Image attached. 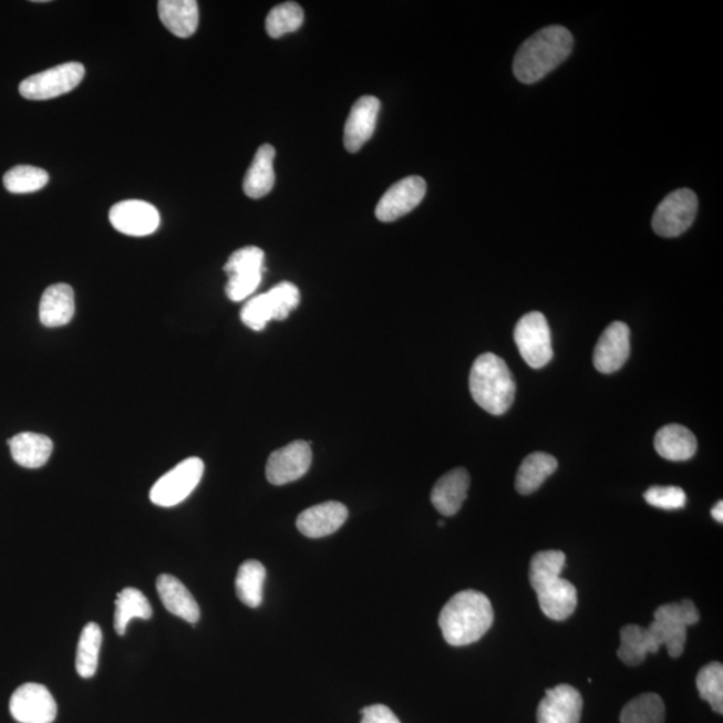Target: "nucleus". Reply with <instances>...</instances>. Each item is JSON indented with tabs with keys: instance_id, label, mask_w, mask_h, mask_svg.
Masks as SVG:
<instances>
[{
	"instance_id": "f257e3e1",
	"label": "nucleus",
	"mask_w": 723,
	"mask_h": 723,
	"mask_svg": "<svg viewBox=\"0 0 723 723\" xmlns=\"http://www.w3.org/2000/svg\"><path fill=\"white\" fill-rule=\"evenodd\" d=\"M494 607L488 597L466 590L447 601L440 613L438 624L445 641L461 648L479 641L494 624Z\"/></svg>"
},
{
	"instance_id": "f03ea898",
	"label": "nucleus",
	"mask_w": 723,
	"mask_h": 723,
	"mask_svg": "<svg viewBox=\"0 0 723 723\" xmlns=\"http://www.w3.org/2000/svg\"><path fill=\"white\" fill-rule=\"evenodd\" d=\"M574 37L562 25H548L528 38L518 49L514 74L518 81L533 85L571 55Z\"/></svg>"
},
{
	"instance_id": "7ed1b4c3",
	"label": "nucleus",
	"mask_w": 723,
	"mask_h": 723,
	"mask_svg": "<svg viewBox=\"0 0 723 723\" xmlns=\"http://www.w3.org/2000/svg\"><path fill=\"white\" fill-rule=\"evenodd\" d=\"M566 566L561 551H543L530 561L529 581L544 616L552 620H566L578 606V592L571 581L560 578Z\"/></svg>"
},
{
	"instance_id": "20e7f679",
	"label": "nucleus",
	"mask_w": 723,
	"mask_h": 723,
	"mask_svg": "<svg viewBox=\"0 0 723 723\" xmlns=\"http://www.w3.org/2000/svg\"><path fill=\"white\" fill-rule=\"evenodd\" d=\"M473 400L485 412L502 415L515 401L516 383L507 363L496 354L479 355L469 375Z\"/></svg>"
},
{
	"instance_id": "39448f33",
	"label": "nucleus",
	"mask_w": 723,
	"mask_h": 723,
	"mask_svg": "<svg viewBox=\"0 0 723 723\" xmlns=\"http://www.w3.org/2000/svg\"><path fill=\"white\" fill-rule=\"evenodd\" d=\"M700 612L693 601L684 599L680 603L659 607L654 622L649 631L659 645H667L671 658H680L688 641V627L699 623Z\"/></svg>"
},
{
	"instance_id": "423d86ee",
	"label": "nucleus",
	"mask_w": 723,
	"mask_h": 723,
	"mask_svg": "<svg viewBox=\"0 0 723 723\" xmlns=\"http://www.w3.org/2000/svg\"><path fill=\"white\" fill-rule=\"evenodd\" d=\"M85 76V68L80 62H68L42 73L29 76L19 85V93L30 101H44L60 97L74 91Z\"/></svg>"
},
{
	"instance_id": "0eeeda50",
	"label": "nucleus",
	"mask_w": 723,
	"mask_h": 723,
	"mask_svg": "<svg viewBox=\"0 0 723 723\" xmlns=\"http://www.w3.org/2000/svg\"><path fill=\"white\" fill-rule=\"evenodd\" d=\"M203 475V459L190 457L182 461L152 486L151 502L157 507H175L190 496L200 484Z\"/></svg>"
},
{
	"instance_id": "6e6552de",
	"label": "nucleus",
	"mask_w": 723,
	"mask_h": 723,
	"mask_svg": "<svg viewBox=\"0 0 723 723\" xmlns=\"http://www.w3.org/2000/svg\"><path fill=\"white\" fill-rule=\"evenodd\" d=\"M515 342L523 360L533 369H541L554 358L551 330L541 312H529L517 322Z\"/></svg>"
},
{
	"instance_id": "1a4fd4ad",
	"label": "nucleus",
	"mask_w": 723,
	"mask_h": 723,
	"mask_svg": "<svg viewBox=\"0 0 723 723\" xmlns=\"http://www.w3.org/2000/svg\"><path fill=\"white\" fill-rule=\"evenodd\" d=\"M699 214V197L688 188L664 197L652 216V229L662 238H676L693 226Z\"/></svg>"
},
{
	"instance_id": "9d476101",
	"label": "nucleus",
	"mask_w": 723,
	"mask_h": 723,
	"mask_svg": "<svg viewBox=\"0 0 723 723\" xmlns=\"http://www.w3.org/2000/svg\"><path fill=\"white\" fill-rule=\"evenodd\" d=\"M10 713L19 723H53L56 702L43 684L24 683L11 696Z\"/></svg>"
},
{
	"instance_id": "9b49d317",
	"label": "nucleus",
	"mask_w": 723,
	"mask_h": 723,
	"mask_svg": "<svg viewBox=\"0 0 723 723\" xmlns=\"http://www.w3.org/2000/svg\"><path fill=\"white\" fill-rule=\"evenodd\" d=\"M312 463L311 446L306 441H296L275 451L267 461L266 476L272 485H286L298 482Z\"/></svg>"
},
{
	"instance_id": "f8f14e48",
	"label": "nucleus",
	"mask_w": 723,
	"mask_h": 723,
	"mask_svg": "<svg viewBox=\"0 0 723 723\" xmlns=\"http://www.w3.org/2000/svg\"><path fill=\"white\" fill-rule=\"evenodd\" d=\"M426 195V182L420 176H409L390 187L375 209L376 219L392 223L417 208Z\"/></svg>"
},
{
	"instance_id": "ddd939ff",
	"label": "nucleus",
	"mask_w": 723,
	"mask_h": 723,
	"mask_svg": "<svg viewBox=\"0 0 723 723\" xmlns=\"http://www.w3.org/2000/svg\"><path fill=\"white\" fill-rule=\"evenodd\" d=\"M109 220L118 233L141 238L155 233L159 226V214L149 203L126 200L112 207Z\"/></svg>"
},
{
	"instance_id": "4468645a",
	"label": "nucleus",
	"mask_w": 723,
	"mask_h": 723,
	"mask_svg": "<svg viewBox=\"0 0 723 723\" xmlns=\"http://www.w3.org/2000/svg\"><path fill=\"white\" fill-rule=\"evenodd\" d=\"M631 350L630 329L623 322H613L599 338L593 351V364L600 373L611 374L624 366Z\"/></svg>"
},
{
	"instance_id": "2eb2a0df",
	"label": "nucleus",
	"mask_w": 723,
	"mask_h": 723,
	"mask_svg": "<svg viewBox=\"0 0 723 723\" xmlns=\"http://www.w3.org/2000/svg\"><path fill=\"white\" fill-rule=\"evenodd\" d=\"M583 699L578 690L569 684H559L546 691L537 709L539 723H579Z\"/></svg>"
},
{
	"instance_id": "dca6fc26",
	"label": "nucleus",
	"mask_w": 723,
	"mask_h": 723,
	"mask_svg": "<svg viewBox=\"0 0 723 723\" xmlns=\"http://www.w3.org/2000/svg\"><path fill=\"white\" fill-rule=\"evenodd\" d=\"M381 102L373 95L358 100L349 114L344 126V146L350 153H357L373 136Z\"/></svg>"
},
{
	"instance_id": "f3484780",
	"label": "nucleus",
	"mask_w": 723,
	"mask_h": 723,
	"mask_svg": "<svg viewBox=\"0 0 723 723\" xmlns=\"http://www.w3.org/2000/svg\"><path fill=\"white\" fill-rule=\"evenodd\" d=\"M349 517V509L338 502L316 505L302 512L297 520L299 533L310 539H321L335 534Z\"/></svg>"
},
{
	"instance_id": "a211bd4d",
	"label": "nucleus",
	"mask_w": 723,
	"mask_h": 723,
	"mask_svg": "<svg viewBox=\"0 0 723 723\" xmlns=\"http://www.w3.org/2000/svg\"><path fill=\"white\" fill-rule=\"evenodd\" d=\"M469 485V473L464 468L447 472L432 490L434 508L447 517L456 515L468 497Z\"/></svg>"
},
{
	"instance_id": "6ab92c4d",
	"label": "nucleus",
	"mask_w": 723,
	"mask_h": 723,
	"mask_svg": "<svg viewBox=\"0 0 723 723\" xmlns=\"http://www.w3.org/2000/svg\"><path fill=\"white\" fill-rule=\"evenodd\" d=\"M157 592L166 610L185 622L196 624L200 619V607L187 587L172 575H159Z\"/></svg>"
},
{
	"instance_id": "aec40b11",
	"label": "nucleus",
	"mask_w": 723,
	"mask_h": 723,
	"mask_svg": "<svg viewBox=\"0 0 723 723\" xmlns=\"http://www.w3.org/2000/svg\"><path fill=\"white\" fill-rule=\"evenodd\" d=\"M75 312L73 288L58 283L47 288L40 303V319L47 328H62L72 322Z\"/></svg>"
},
{
	"instance_id": "412c9836",
	"label": "nucleus",
	"mask_w": 723,
	"mask_h": 723,
	"mask_svg": "<svg viewBox=\"0 0 723 723\" xmlns=\"http://www.w3.org/2000/svg\"><path fill=\"white\" fill-rule=\"evenodd\" d=\"M12 459L28 469L42 468L53 453V441L43 434L19 433L9 440Z\"/></svg>"
},
{
	"instance_id": "4be33fe9",
	"label": "nucleus",
	"mask_w": 723,
	"mask_h": 723,
	"mask_svg": "<svg viewBox=\"0 0 723 723\" xmlns=\"http://www.w3.org/2000/svg\"><path fill=\"white\" fill-rule=\"evenodd\" d=\"M158 16L173 35L189 38L198 25V4L196 0H159Z\"/></svg>"
},
{
	"instance_id": "5701e85b",
	"label": "nucleus",
	"mask_w": 723,
	"mask_h": 723,
	"mask_svg": "<svg viewBox=\"0 0 723 723\" xmlns=\"http://www.w3.org/2000/svg\"><path fill=\"white\" fill-rule=\"evenodd\" d=\"M277 152L270 144L261 145L247 172L242 189L251 198L270 194L275 184L273 159Z\"/></svg>"
},
{
	"instance_id": "b1692460",
	"label": "nucleus",
	"mask_w": 723,
	"mask_h": 723,
	"mask_svg": "<svg viewBox=\"0 0 723 723\" xmlns=\"http://www.w3.org/2000/svg\"><path fill=\"white\" fill-rule=\"evenodd\" d=\"M659 456L669 461H686L696 453V438L688 427L678 424L663 426L654 441Z\"/></svg>"
},
{
	"instance_id": "393cba45",
	"label": "nucleus",
	"mask_w": 723,
	"mask_h": 723,
	"mask_svg": "<svg viewBox=\"0 0 723 723\" xmlns=\"http://www.w3.org/2000/svg\"><path fill=\"white\" fill-rule=\"evenodd\" d=\"M659 645L649 629L629 624L620 630L618 657L627 667H639L648 654H657Z\"/></svg>"
},
{
	"instance_id": "a878e982",
	"label": "nucleus",
	"mask_w": 723,
	"mask_h": 723,
	"mask_svg": "<svg viewBox=\"0 0 723 723\" xmlns=\"http://www.w3.org/2000/svg\"><path fill=\"white\" fill-rule=\"evenodd\" d=\"M558 459L551 454L536 452L524 458L516 476V489L520 495L534 494L558 469Z\"/></svg>"
},
{
	"instance_id": "bb28decb",
	"label": "nucleus",
	"mask_w": 723,
	"mask_h": 723,
	"mask_svg": "<svg viewBox=\"0 0 723 723\" xmlns=\"http://www.w3.org/2000/svg\"><path fill=\"white\" fill-rule=\"evenodd\" d=\"M266 567L258 560H247L239 568L236 576V593L241 603L251 609H258L264 601L266 583Z\"/></svg>"
},
{
	"instance_id": "cd10ccee",
	"label": "nucleus",
	"mask_w": 723,
	"mask_h": 723,
	"mask_svg": "<svg viewBox=\"0 0 723 723\" xmlns=\"http://www.w3.org/2000/svg\"><path fill=\"white\" fill-rule=\"evenodd\" d=\"M153 616L148 598L137 588H124L115 600L114 629L118 636H125L126 626L134 618L151 619Z\"/></svg>"
},
{
	"instance_id": "c85d7f7f",
	"label": "nucleus",
	"mask_w": 723,
	"mask_h": 723,
	"mask_svg": "<svg viewBox=\"0 0 723 723\" xmlns=\"http://www.w3.org/2000/svg\"><path fill=\"white\" fill-rule=\"evenodd\" d=\"M101 645L102 631L100 626L89 623L83 627L75 659L76 673L82 678H92L97 671Z\"/></svg>"
},
{
	"instance_id": "c756f323",
	"label": "nucleus",
	"mask_w": 723,
	"mask_h": 723,
	"mask_svg": "<svg viewBox=\"0 0 723 723\" xmlns=\"http://www.w3.org/2000/svg\"><path fill=\"white\" fill-rule=\"evenodd\" d=\"M667 707L658 694L648 693L637 696L620 713V723H664Z\"/></svg>"
},
{
	"instance_id": "7c9ffc66",
	"label": "nucleus",
	"mask_w": 723,
	"mask_h": 723,
	"mask_svg": "<svg viewBox=\"0 0 723 723\" xmlns=\"http://www.w3.org/2000/svg\"><path fill=\"white\" fill-rule=\"evenodd\" d=\"M49 173L37 166L18 165L6 173L3 184L11 194H33L49 183Z\"/></svg>"
},
{
	"instance_id": "2f4dec72",
	"label": "nucleus",
	"mask_w": 723,
	"mask_h": 723,
	"mask_svg": "<svg viewBox=\"0 0 723 723\" xmlns=\"http://www.w3.org/2000/svg\"><path fill=\"white\" fill-rule=\"evenodd\" d=\"M304 12L298 3L287 2L277 6L270 11L266 19L267 34L271 38H280L293 33L303 24Z\"/></svg>"
},
{
	"instance_id": "473e14b6",
	"label": "nucleus",
	"mask_w": 723,
	"mask_h": 723,
	"mask_svg": "<svg viewBox=\"0 0 723 723\" xmlns=\"http://www.w3.org/2000/svg\"><path fill=\"white\" fill-rule=\"evenodd\" d=\"M701 699L710 703L715 713H723V667L720 662L706 664L696 676Z\"/></svg>"
},
{
	"instance_id": "72a5a7b5",
	"label": "nucleus",
	"mask_w": 723,
	"mask_h": 723,
	"mask_svg": "<svg viewBox=\"0 0 723 723\" xmlns=\"http://www.w3.org/2000/svg\"><path fill=\"white\" fill-rule=\"evenodd\" d=\"M267 298L271 304L273 321H285L293 310L298 309L300 291L290 281H281L267 292Z\"/></svg>"
},
{
	"instance_id": "f704fd0d",
	"label": "nucleus",
	"mask_w": 723,
	"mask_h": 723,
	"mask_svg": "<svg viewBox=\"0 0 723 723\" xmlns=\"http://www.w3.org/2000/svg\"><path fill=\"white\" fill-rule=\"evenodd\" d=\"M224 272L228 277L240 273L265 272V251L258 247H245L238 249L224 266Z\"/></svg>"
},
{
	"instance_id": "c9c22d12",
	"label": "nucleus",
	"mask_w": 723,
	"mask_h": 723,
	"mask_svg": "<svg viewBox=\"0 0 723 723\" xmlns=\"http://www.w3.org/2000/svg\"><path fill=\"white\" fill-rule=\"evenodd\" d=\"M241 322L254 331H261L273 321L272 309L267 293L249 299L240 312Z\"/></svg>"
},
{
	"instance_id": "e433bc0d",
	"label": "nucleus",
	"mask_w": 723,
	"mask_h": 723,
	"mask_svg": "<svg viewBox=\"0 0 723 723\" xmlns=\"http://www.w3.org/2000/svg\"><path fill=\"white\" fill-rule=\"evenodd\" d=\"M644 500L659 509L676 510L686 505V494L680 486H651L644 494Z\"/></svg>"
},
{
	"instance_id": "4c0bfd02",
	"label": "nucleus",
	"mask_w": 723,
	"mask_h": 723,
	"mask_svg": "<svg viewBox=\"0 0 723 723\" xmlns=\"http://www.w3.org/2000/svg\"><path fill=\"white\" fill-rule=\"evenodd\" d=\"M264 273L265 272L240 273L228 277V283L226 286L227 297L233 300V302H241V300L251 297L252 293L258 290L261 279H264Z\"/></svg>"
},
{
	"instance_id": "58836bf2",
	"label": "nucleus",
	"mask_w": 723,
	"mask_h": 723,
	"mask_svg": "<svg viewBox=\"0 0 723 723\" xmlns=\"http://www.w3.org/2000/svg\"><path fill=\"white\" fill-rule=\"evenodd\" d=\"M361 723H401L396 715L385 705H373L361 710Z\"/></svg>"
},
{
	"instance_id": "ea45409f",
	"label": "nucleus",
	"mask_w": 723,
	"mask_h": 723,
	"mask_svg": "<svg viewBox=\"0 0 723 723\" xmlns=\"http://www.w3.org/2000/svg\"><path fill=\"white\" fill-rule=\"evenodd\" d=\"M712 516L715 521L722 523L723 521V503L719 502L714 505V508L712 509Z\"/></svg>"
},
{
	"instance_id": "a19ab883",
	"label": "nucleus",
	"mask_w": 723,
	"mask_h": 723,
	"mask_svg": "<svg viewBox=\"0 0 723 723\" xmlns=\"http://www.w3.org/2000/svg\"><path fill=\"white\" fill-rule=\"evenodd\" d=\"M438 526H440V527H444V526H445V523H444V521H440V523H438Z\"/></svg>"
}]
</instances>
